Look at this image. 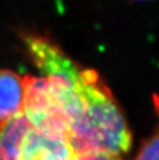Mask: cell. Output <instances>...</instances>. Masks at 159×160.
Wrapping results in <instances>:
<instances>
[{
	"instance_id": "cell-1",
	"label": "cell",
	"mask_w": 159,
	"mask_h": 160,
	"mask_svg": "<svg viewBox=\"0 0 159 160\" xmlns=\"http://www.w3.org/2000/svg\"><path fill=\"white\" fill-rule=\"evenodd\" d=\"M22 38L66 119L68 141L77 154L128 152L129 126L99 74L76 63L48 36L24 33Z\"/></svg>"
},
{
	"instance_id": "cell-2",
	"label": "cell",
	"mask_w": 159,
	"mask_h": 160,
	"mask_svg": "<svg viewBox=\"0 0 159 160\" xmlns=\"http://www.w3.org/2000/svg\"><path fill=\"white\" fill-rule=\"evenodd\" d=\"M62 134L35 127L21 113L0 122V160H77Z\"/></svg>"
},
{
	"instance_id": "cell-3",
	"label": "cell",
	"mask_w": 159,
	"mask_h": 160,
	"mask_svg": "<svg viewBox=\"0 0 159 160\" xmlns=\"http://www.w3.org/2000/svg\"><path fill=\"white\" fill-rule=\"evenodd\" d=\"M25 98L24 77L11 70H0V122L22 113Z\"/></svg>"
},
{
	"instance_id": "cell-4",
	"label": "cell",
	"mask_w": 159,
	"mask_h": 160,
	"mask_svg": "<svg viewBox=\"0 0 159 160\" xmlns=\"http://www.w3.org/2000/svg\"><path fill=\"white\" fill-rule=\"evenodd\" d=\"M158 123L153 133L141 146L133 160H159V100L155 99Z\"/></svg>"
},
{
	"instance_id": "cell-5",
	"label": "cell",
	"mask_w": 159,
	"mask_h": 160,
	"mask_svg": "<svg viewBox=\"0 0 159 160\" xmlns=\"http://www.w3.org/2000/svg\"><path fill=\"white\" fill-rule=\"evenodd\" d=\"M77 160H122V156L111 154V153H85V154H79Z\"/></svg>"
}]
</instances>
